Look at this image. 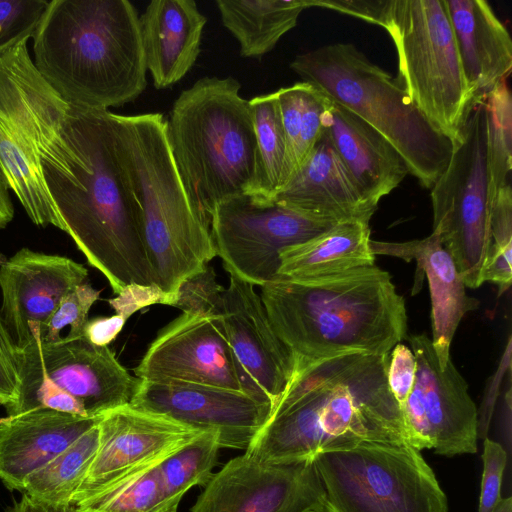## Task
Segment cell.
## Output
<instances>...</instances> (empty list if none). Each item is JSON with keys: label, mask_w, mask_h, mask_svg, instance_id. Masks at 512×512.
Returning a JSON list of instances; mask_svg holds the SVG:
<instances>
[{"label": "cell", "mask_w": 512, "mask_h": 512, "mask_svg": "<svg viewBox=\"0 0 512 512\" xmlns=\"http://www.w3.org/2000/svg\"><path fill=\"white\" fill-rule=\"evenodd\" d=\"M389 354H342L295 369L245 453L287 462L363 441L408 443L402 411L388 386Z\"/></svg>", "instance_id": "6da1fadb"}, {"label": "cell", "mask_w": 512, "mask_h": 512, "mask_svg": "<svg viewBox=\"0 0 512 512\" xmlns=\"http://www.w3.org/2000/svg\"><path fill=\"white\" fill-rule=\"evenodd\" d=\"M62 132L84 158L74 169L77 184L42 168L65 233L115 294L156 284L140 211L117 158L113 113L69 104Z\"/></svg>", "instance_id": "7a4b0ae2"}, {"label": "cell", "mask_w": 512, "mask_h": 512, "mask_svg": "<svg viewBox=\"0 0 512 512\" xmlns=\"http://www.w3.org/2000/svg\"><path fill=\"white\" fill-rule=\"evenodd\" d=\"M261 289L295 369L342 354L384 355L406 337L404 298L375 265L311 279L278 277Z\"/></svg>", "instance_id": "3957f363"}, {"label": "cell", "mask_w": 512, "mask_h": 512, "mask_svg": "<svg viewBox=\"0 0 512 512\" xmlns=\"http://www.w3.org/2000/svg\"><path fill=\"white\" fill-rule=\"evenodd\" d=\"M33 63L69 104L109 110L147 86L139 15L128 0H52L31 37Z\"/></svg>", "instance_id": "277c9868"}, {"label": "cell", "mask_w": 512, "mask_h": 512, "mask_svg": "<svg viewBox=\"0 0 512 512\" xmlns=\"http://www.w3.org/2000/svg\"><path fill=\"white\" fill-rule=\"evenodd\" d=\"M115 148L141 215L156 285L175 302L181 284L216 256L211 230L193 208L176 169L161 113H113Z\"/></svg>", "instance_id": "5b68a950"}, {"label": "cell", "mask_w": 512, "mask_h": 512, "mask_svg": "<svg viewBox=\"0 0 512 512\" xmlns=\"http://www.w3.org/2000/svg\"><path fill=\"white\" fill-rule=\"evenodd\" d=\"M233 77H203L183 90L167 123L169 148L188 198L210 227L215 208L256 195L259 166L249 100Z\"/></svg>", "instance_id": "8992f818"}, {"label": "cell", "mask_w": 512, "mask_h": 512, "mask_svg": "<svg viewBox=\"0 0 512 512\" xmlns=\"http://www.w3.org/2000/svg\"><path fill=\"white\" fill-rule=\"evenodd\" d=\"M28 41L0 55V165L30 220L65 232L42 168L77 184L84 158L62 134L69 103L36 69Z\"/></svg>", "instance_id": "52a82bcc"}, {"label": "cell", "mask_w": 512, "mask_h": 512, "mask_svg": "<svg viewBox=\"0 0 512 512\" xmlns=\"http://www.w3.org/2000/svg\"><path fill=\"white\" fill-rule=\"evenodd\" d=\"M290 68L381 134L422 186L431 188L447 167L453 141L427 120L398 80L353 44L334 43L299 54Z\"/></svg>", "instance_id": "ba28073f"}, {"label": "cell", "mask_w": 512, "mask_h": 512, "mask_svg": "<svg viewBox=\"0 0 512 512\" xmlns=\"http://www.w3.org/2000/svg\"><path fill=\"white\" fill-rule=\"evenodd\" d=\"M39 329L17 348L20 380L7 415L47 408L81 417L101 414L130 404L141 380L120 364L108 346H97L83 336L43 342Z\"/></svg>", "instance_id": "9c48e42d"}, {"label": "cell", "mask_w": 512, "mask_h": 512, "mask_svg": "<svg viewBox=\"0 0 512 512\" xmlns=\"http://www.w3.org/2000/svg\"><path fill=\"white\" fill-rule=\"evenodd\" d=\"M398 81L453 142L477 104L467 83L444 0H395L389 26Z\"/></svg>", "instance_id": "30bf717a"}, {"label": "cell", "mask_w": 512, "mask_h": 512, "mask_svg": "<svg viewBox=\"0 0 512 512\" xmlns=\"http://www.w3.org/2000/svg\"><path fill=\"white\" fill-rule=\"evenodd\" d=\"M333 512H448V501L419 450L363 441L314 457Z\"/></svg>", "instance_id": "8fae6325"}, {"label": "cell", "mask_w": 512, "mask_h": 512, "mask_svg": "<svg viewBox=\"0 0 512 512\" xmlns=\"http://www.w3.org/2000/svg\"><path fill=\"white\" fill-rule=\"evenodd\" d=\"M449 163L431 187L433 231L469 288H478L490 247L492 199L486 154L484 101L471 110Z\"/></svg>", "instance_id": "7c38bea8"}, {"label": "cell", "mask_w": 512, "mask_h": 512, "mask_svg": "<svg viewBox=\"0 0 512 512\" xmlns=\"http://www.w3.org/2000/svg\"><path fill=\"white\" fill-rule=\"evenodd\" d=\"M335 224L243 194L215 208L210 230L216 256L229 275L262 287L278 278L284 248L305 242Z\"/></svg>", "instance_id": "4fadbf2b"}, {"label": "cell", "mask_w": 512, "mask_h": 512, "mask_svg": "<svg viewBox=\"0 0 512 512\" xmlns=\"http://www.w3.org/2000/svg\"><path fill=\"white\" fill-rule=\"evenodd\" d=\"M416 360L413 388L402 407L408 444L442 456L477 451L478 413L468 385L451 360L445 368L426 334H411Z\"/></svg>", "instance_id": "5bb4252c"}, {"label": "cell", "mask_w": 512, "mask_h": 512, "mask_svg": "<svg viewBox=\"0 0 512 512\" xmlns=\"http://www.w3.org/2000/svg\"><path fill=\"white\" fill-rule=\"evenodd\" d=\"M191 512H333L314 458L265 462L246 453L214 473Z\"/></svg>", "instance_id": "9a60e30c"}, {"label": "cell", "mask_w": 512, "mask_h": 512, "mask_svg": "<svg viewBox=\"0 0 512 512\" xmlns=\"http://www.w3.org/2000/svg\"><path fill=\"white\" fill-rule=\"evenodd\" d=\"M134 372L140 380L214 385L271 403L238 361L221 315L183 312L159 331Z\"/></svg>", "instance_id": "2e32d148"}, {"label": "cell", "mask_w": 512, "mask_h": 512, "mask_svg": "<svg viewBox=\"0 0 512 512\" xmlns=\"http://www.w3.org/2000/svg\"><path fill=\"white\" fill-rule=\"evenodd\" d=\"M99 447L72 504L154 465L202 431L130 404L103 413Z\"/></svg>", "instance_id": "e0dca14e"}, {"label": "cell", "mask_w": 512, "mask_h": 512, "mask_svg": "<svg viewBox=\"0 0 512 512\" xmlns=\"http://www.w3.org/2000/svg\"><path fill=\"white\" fill-rule=\"evenodd\" d=\"M130 405L214 431L221 448L245 451L273 413L269 401L246 392L182 381L141 380Z\"/></svg>", "instance_id": "ac0fdd59"}, {"label": "cell", "mask_w": 512, "mask_h": 512, "mask_svg": "<svg viewBox=\"0 0 512 512\" xmlns=\"http://www.w3.org/2000/svg\"><path fill=\"white\" fill-rule=\"evenodd\" d=\"M87 276L84 265L68 257L26 247L0 266V311L17 348L31 341L33 327L42 336L60 301Z\"/></svg>", "instance_id": "d6986e66"}, {"label": "cell", "mask_w": 512, "mask_h": 512, "mask_svg": "<svg viewBox=\"0 0 512 512\" xmlns=\"http://www.w3.org/2000/svg\"><path fill=\"white\" fill-rule=\"evenodd\" d=\"M221 316L238 361L274 410L293 378L295 362L276 334L261 296L253 285L230 275Z\"/></svg>", "instance_id": "ffe728a7"}, {"label": "cell", "mask_w": 512, "mask_h": 512, "mask_svg": "<svg viewBox=\"0 0 512 512\" xmlns=\"http://www.w3.org/2000/svg\"><path fill=\"white\" fill-rule=\"evenodd\" d=\"M374 255H388L407 262L415 260L412 294L419 292L425 274L431 296L432 346L440 366L450 358V345L463 316L478 307L479 301L466 293V286L438 234L407 242L370 241Z\"/></svg>", "instance_id": "44dd1931"}, {"label": "cell", "mask_w": 512, "mask_h": 512, "mask_svg": "<svg viewBox=\"0 0 512 512\" xmlns=\"http://www.w3.org/2000/svg\"><path fill=\"white\" fill-rule=\"evenodd\" d=\"M331 221H365L376 211L323 133L305 161L271 200Z\"/></svg>", "instance_id": "7402d4cb"}, {"label": "cell", "mask_w": 512, "mask_h": 512, "mask_svg": "<svg viewBox=\"0 0 512 512\" xmlns=\"http://www.w3.org/2000/svg\"><path fill=\"white\" fill-rule=\"evenodd\" d=\"M100 416L81 417L40 408L0 418V481L8 489L22 492L30 474L93 427Z\"/></svg>", "instance_id": "603a6c76"}, {"label": "cell", "mask_w": 512, "mask_h": 512, "mask_svg": "<svg viewBox=\"0 0 512 512\" xmlns=\"http://www.w3.org/2000/svg\"><path fill=\"white\" fill-rule=\"evenodd\" d=\"M323 133L363 195L376 207L409 173L403 158L381 134L329 99Z\"/></svg>", "instance_id": "cb8c5ba5"}, {"label": "cell", "mask_w": 512, "mask_h": 512, "mask_svg": "<svg viewBox=\"0 0 512 512\" xmlns=\"http://www.w3.org/2000/svg\"><path fill=\"white\" fill-rule=\"evenodd\" d=\"M207 22L193 0H153L139 16L147 72L156 89L179 82L193 67Z\"/></svg>", "instance_id": "d4e9b609"}, {"label": "cell", "mask_w": 512, "mask_h": 512, "mask_svg": "<svg viewBox=\"0 0 512 512\" xmlns=\"http://www.w3.org/2000/svg\"><path fill=\"white\" fill-rule=\"evenodd\" d=\"M457 50L475 103L512 69V40L484 0H444Z\"/></svg>", "instance_id": "484cf974"}, {"label": "cell", "mask_w": 512, "mask_h": 512, "mask_svg": "<svg viewBox=\"0 0 512 512\" xmlns=\"http://www.w3.org/2000/svg\"><path fill=\"white\" fill-rule=\"evenodd\" d=\"M369 222H338L319 235L280 253L278 277L301 280L374 265Z\"/></svg>", "instance_id": "4316f807"}, {"label": "cell", "mask_w": 512, "mask_h": 512, "mask_svg": "<svg viewBox=\"0 0 512 512\" xmlns=\"http://www.w3.org/2000/svg\"><path fill=\"white\" fill-rule=\"evenodd\" d=\"M223 26L239 43L240 55L260 58L293 29L306 0H217Z\"/></svg>", "instance_id": "83f0119b"}, {"label": "cell", "mask_w": 512, "mask_h": 512, "mask_svg": "<svg viewBox=\"0 0 512 512\" xmlns=\"http://www.w3.org/2000/svg\"><path fill=\"white\" fill-rule=\"evenodd\" d=\"M98 447L97 422L55 458L30 474L23 483L22 493L49 504H72Z\"/></svg>", "instance_id": "f1b7e54d"}, {"label": "cell", "mask_w": 512, "mask_h": 512, "mask_svg": "<svg viewBox=\"0 0 512 512\" xmlns=\"http://www.w3.org/2000/svg\"><path fill=\"white\" fill-rule=\"evenodd\" d=\"M275 93L286 138L290 179L323 134L328 99L305 82L282 87Z\"/></svg>", "instance_id": "f546056e"}, {"label": "cell", "mask_w": 512, "mask_h": 512, "mask_svg": "<svg viewBox=\"0 0 512 512\" xmlns=\"http://www.w3.org/2000/svg\"><path fill=\"white\" fill-rule=\"evenodd\" d=\"M257 145L259 180L255 197L271 201L289 179L287 145L276 93L249 100Z\"/></svg>", "instance_id": "4dcf8cb0"}, {"label": "cell", "mask_w": 512, "mask_h": 512, "mask_svg": "<svg viewBox=\"0 0 512 512\" xmlns=\"http://www.w3.org/2000/svg\"><path fill=\"white\" fill-rule=\"evenodd\" d=\"M157 466L145 468L73 505L78 512H178L180 500L168 494Z\"/></svg>", "instance_id": "1f68e13d"}, {"label": "cell", "mask_w": 512, "mask_h": 512, "mask_svg": "<svg viewBox=\"0 0 512 512\" xmlns=\"http://www.w3.org/2000/svg\"><path fill=\"white\" fill-rule=\"evenodd\" d=\"M221 446L218 434L202 431L158 464L168 494L180 500L193 486L205 487L213 476Z\"/></svg>", "instance_id": "d6a6232c"}, {"label": "cell", "mask_w": 512, "mask_h": 512, "mask_svg": "<svg viewBox=\"0 0 512 512\" xmlns=\"http://www.w3.org/2000/svg\"><path fill=\"white\" fill-rule=\"evenodd\" d=\"M484 101L486 154L490 196L510 183L512 155V97L506 80L501 81Z\"/></svg>", "instance_id": "836d02e7"}, {"label": "cell", "mask_w": 512, "mask_h": 512, "mask_svg": "<svg viewBox=\"0 0 512 512\" xmlns=\"http://www.w3.org/2000/svg\"><path fill=\"white\" fill-rule=\"evenodd\" d=\"M490 247L481 270L482 283L498 285L499 294L512 282V190L510 183L496 192L491 207Z\"/></svg>", "instance_id": "e575fe53"}, {"label": "cell", "mask_w": 512, "mask_h": 512, "mask_svg": "<svg viewBox=\"0 0 512 512\" xmlns=\"http://www.w3.org/2000/svg\"><path fill=\"white\" fill-rule=\"evenodd\" d=\"M99 297L100 291L94 289L89 283L77 285L60 301L40 339L47 343L58 342L62 339L61 331L67 326L70 329L63 338L81 337L83 327L88 320L89 310Z\"/></svg>", "instance_id": "d590c367"}, {"label": "cell", "mask_w": 512, "mask_h": 512, "mask_svg": "<svg viewBox=\"0 0 512 512\" xmlns=\"http://www.w3.org/2000/svg\"><path fill=\"white\" fill-rule=\"evenodd\" d=\"M49 1L0 0V55L31 39Z\"/></svg>", "instance_id": "8d00e7d4"}, {"label": "cell", "mask_w": 512, "mask_h": 512, "mask_svg": "<svg viewBox=\"0 0 512 512\" xmlns=\"http://www.w3.org/2000/svg\"><path fill=\"white\" fill-rule=\"evenodd\" d=\"M223 291L224 287L217 283L213 268L206 266L181 284L172 306L185 313L221 315Z\"/></svg>", "instance_id": "74e56055"}, {"label": "cell", "mask_w": 512, "mask_h": 512, "mask_svg": "<svg viewBox=\"0 0 512 512\" xmlns=\"http://www.w3.org/2000/svg\"><path fill=\"white\" fill-rule=\"evenodd\" d=\"M482 461L483 474L478 512H492L502 499L500 490L507 464V453L498 442L485 439Z\"/></svg>", "instance_id": "f35d334b"}, {"label": "cell", "mask_w": 512, "mask_h": 512, "mask_svg": "<svg viewBox=\"0 0 512 512\" xmlns=\"http://www.w3.org/2000/svg\"><path fill=\"white\" fill-rule=\"evenodd\" d=\"M395 0H306L308 8L321 7L338 11L385 30L389 26Z\"/></svg>", "instance_id": "ab89813d"}, {"label": "cell", "mask_w": 512, "mask_h": 512, "mask_svg": "<svg viewBox=\"0 0 512 512\" xmlns=\"http://www.w3.org/2000/svg\"><path fill=\"white\" fill-rule=\"evenodd\" d=\"M415 372L416 360L412 350L402 343L396 344L389 354L387 381L400 409L413 388Z\"/></svg>", "instance_id": "60d3db41"}, {"label": "cell", "mask_w": 512, "mask_h": 512, "mask_svg": "<svg viewBox=\"0 0 512 512\" xmlns=\"http://www.w3.org/2000/svg\"><path fill=\"white\" fill-rule=\"evenodd\" d=\"M20 386L17 367V346L0 311V405L12 404Z\"/></svg>", "instance_id": "b9f144b4"}, {"label": "cell", "mask_w": 512, "mask_h": 512, "mask_svg": "<svg viewBox=\"0 0 512 512\" xmlns=\"http://www.w3.org/2000/svg\"><path fill=\"white\" fill-rule=\"evenodd\" d=\"M108 303L116 314L127 320L136 311L150 305H169V299L156 284H130L124 287L115 298L109 299Z\"/></svg>", "instance_id": "7bdbcfd3"}, {"label": "cell", "mask_w": 512, "mask_h": 512, "mask_svg": "<svg viewBox=\"0 0 512 512\" xmlns=\"http://www.w3.org/2000/svg\"><path fill=\"white\" fill-rule=\"evenodd\" d=\"M126 319L118 314L109 317L88 319L83 327L82 336L97 346H108L121 332Z\"/></svg>", "instance_id": "ee69618b"}, {"label": "cell", "mask_w": 512, "mask_h": 512, "mask_svg": "<svg viewBox=\"0 0 512 512\" xmlns=\"http://www.w3.org/2000/svg\"><path fill=\"white\" fill-rule=\"evenodd\" d=\"M6 512H78L75 505H54L37 500L23 493L20 500L15 501Z\"/></svg>", "instance_id": "f6af8a7d"}, {"label": "cell", "mask_w": 512, "mask_h": 512, "mask_svg": "<svg viewBox=\"0 0 512 512\" xmlns=\"http://www.w3.org/2000/svg\"><path fill=\"white\" fill-rule=\"evenodd\" d=\"M9 191L7 179L0 165V229L5 228L14 216V207Z\"/></svg>", "instance_id": "bcb514c9"}, {"label": "cell", "mask_w": 512, "mask_h": 512, "mask_svg": "<svg viewBox=\"0 0 512 512\" xmlns=\"http://www.w3.org/2000/svg\"><path fill=\"white\" fill-rule=\"evenodd\" d=\"M492 512H512V498H502Z\"/></svg>", "instance_id": "7dc6e473"}, {"label": "cell", "mask_w": 512, "mask_h": 512, "mask_svg": "<svg viewBox=\"0 0 512 512\" xmlns=\"http://www.w3.org/2000/svg\"><path fill=\"white\" fill-rule=\"evenodd\" d=\"M7 260V258L3 255V254H0V266Z\"/></svg>", "instance_id": "c3c4849f"}]
</instances>
